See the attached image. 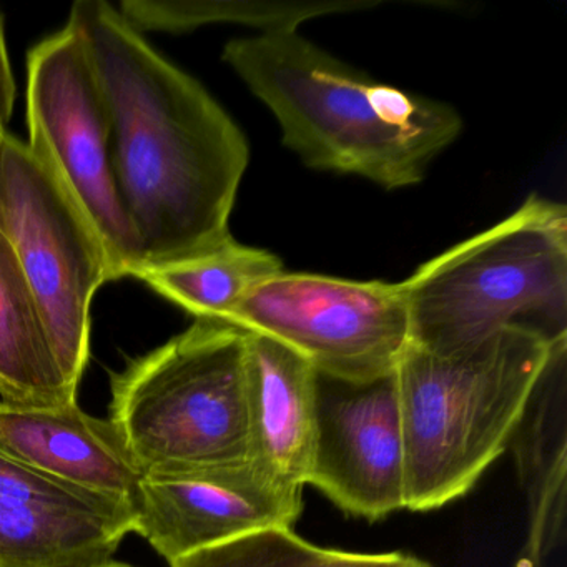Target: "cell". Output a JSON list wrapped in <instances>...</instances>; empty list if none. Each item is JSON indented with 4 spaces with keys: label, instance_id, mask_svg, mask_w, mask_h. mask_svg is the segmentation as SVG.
Wrapping results in <instances>:
<instances>
[{
    "label": "cell",
    "instance_id": "cell-1",
    "mask_svg": "<svg viewBox=\"0 0 567 567\" xmlns=\"http://www.w3.org/2000/svg\"><path fill=\"white\" fill-rule=\"evenodd\" d=\"M69 25L87 49L111 112L112 165L141 267L187 260L230 240L250 158L238 125L109 2L79 0Z\"/></svg>",
    "mask_w": 567,
    "mask_h": 567
},
{
    "label": "cell",
    "instance_id": "cell-2",
    "mask_svg": "<svg viewBox=\"0 0 567 567\" xmlns=\"http://www.w3.org/2000/svg\"><path fill=\"white\" fill-rule=\"evenodd\" d=\"M224 61L270 109L284 144L317 171L411 187L463 128L450 105L358 74L295 25L234 39Z\"/></svg>",
    "mask_w": 567,
    "mask_h": 567
},
{
    "label": "cell",
    "instance_id": "cell-3",
    "mask_svg": "<svg viewBox=\"0 0 567 567\" xmlns=\"http://www.w3.org/2000/svg\"><path fill=\"white\" fill-rule=\"evenodd\" d=\"M504 330L453 353L410 347L396 364L406 509L464 496L504 453L557 344Z\"/></svg>",
    "mask_w": 567,
    "mask_h": 567
},
{
    "label": "cell",
    "instance_id": "cell-4",
    "mask_svg": "<svg viewBox=\"0 0 567 567\" xmlns=\"http://www.w3.org/2000/svg\"><path fill=\"white\" fill-rule=\"evenodd\" d=\"M411 344L453 353L504 330L567 340V210L530 195L513 215L403 281Z\"/></svg>",
    "mask_w": 567,
    "mask_h": 567
},
{
    "label": "cell",
    "instance_id": "cell-5",
    "mask_svg": "<svg viewBox=\"0 0 567 567\" xmlns=\"http://www.w3.org/2000/svg\"><path fill=\"white\" fill-rule=\"evenodd\" d=\"M111 421L142 474L248 460L245 331L195 320L112 374Z\"/></svg>",
    "mask_w": 567,
    "mask_h": 567
},
{
    "label": "cell",
    "instance_id": "cell-6",
    "mask_svg": "<svg viewBox=\"0 0 567 567\" xmlns=\"http://www.w3.org/2000/svg\"><path fill=\"white\" fill-rule=\"evenodd\" d=\"M0 231L44 315L65 380L78 391L91 354V307L112 281L107 248L44 155L6 135Z\"/></svg>",
    "mask_w": 567,
    "mask_h": 567
},
{
    "label": "cell",
    "instance_id": "cell-7",
    "mask_svg": "<svg viewBox=\"0 0 567 567\" xmlns=\"http://www.w3.org/2000/svg\"><path fill=\"white\" fill-rule=\"evenodd\" d=\"M29 147L48 158L104 240L112 281L132 277L142 248L118 197L111 112L78 32L42 41L28 61Z\"/></svg>",
    "mask_w": 567,
    "mask_h": 567
},
{
    "label": "cell",
    "instance_id": "cell-8",
    "mask_svg": "<svg viewBox=\"0 0 567 567\" xmlns=\"http://www.w3.org/2000/svg\"><path fill=\"white\" fill-rule=\"evenodd\" d=\"M225 323L274 338L320 373L344 380L391 373L411 343L403 281L284 270L251 288Z\"/></svg>",
    "mask_w": 567,
    "mask_h": 567
},
{
    "label": "cell",
    "instance_id": "cell-9",
    "mask_svg": "<svg viewBox=\"0 0 567 567\" xmlns=\"http://www.w3.org/2000/svg\"><path fill=\"white\" fill-rule=\"evenodd\" d=\"M307 484L350 516L378 520L406 509L394 371L370 380L317 371V427Z\"/></svg>",
    "mask_w": 567,
    "mask_h": 567
},
{
    "label": "cell",
    "instance_id": "cell-10",
    "mask_svg": "<svg viewBox=\"0 0 567 567\" xmlns=\"http://www.w3.org/2000/svg\"><path fill=\"white\" fill-rule=\"evenodd\" d=\"M132 506L134 533L172 564L258 530L293 526L303 509V489L274 480L247 460L142 474Z\"/></svg>",
    "mask_w": 567,
    "mask_h": 567
},
{
    "label": "cell",
    "instance_id": "cell-11",
    "mask_svg": "<svg viewBox=\"0 0 567 567\" xmlns=\"http://www.w3.org/2000/svg\"><path fill=\"white\" fill-rule=\"evenodd\" d=\"M131 499L49 476L0 451V567H94L134 533Z\"/></svg>",
    "mask_w": 567,
    "mask_h": 567
},
{
    "label": "cell",
    "instance_id": "cell-12",
    "mask_svg": "<svg viewBox=\"0 0 567 567\" xmlns=\"http://www.w3.org/2000/svg\"><path fill=\"white\" fill-rule=\"evenodd\" d=\"M248 461L303 489L317 427V370L287 344L245 331Z\"/></svg>",
    "mask_w": 567,
    "mask_h": 567
},
{
    "label": "cell",
    "instance_id": "cell-13",
    "mask_svg": "<svg viewBox=\"0 0 567 567\" xmlns=\"http://www.w3.org/2000/svg\"><path fill=\"white\" fill-rule=\"evenodd\" d=\"M0 451L65 483L131 499L142 473L111 420L75 403L24 406L0 401Z\"/></svg>",
    "mask_w": 567,
    "mask_h": 567
},
{
    "label": "cell",
    "instance_id": "cell-14",
    "mask_svg": "<svg viewBox=\"0 0 567 567\" xmlns=\"http://www.w3.org/2000/svg\"><path fill=\"white\" fill-rule=\"evenodd\" d=\"M567 341L557 344L517 426V466L529 499V530L519 567H544L566 533Z\"/></svg>",
    "mask_w": 567,
    "mask_h": 567
},
{
    "label": "cell",
    "instance_id": "cell-15",
    "mask_svg": "<svg viewBox=\"0 0 567 567\" xmlns=\"http://www.w3.org/2000/svg\"><path fill=\"white\" fill-rule=\"evenodd\" d=\"M0 396L24 406L75 403L31 284L0 231Z\"/></svg>",
    "mask_w": 567,
    "mask_h": 567
},
{
    "label": "cell",
    "instance_id": "cell-16",
    "mask_svg": "<svg viewBox=\"0 0 567 567\" xmlns=\"http://www.w3.org/2000/svg\"><path fill=\"white\" fill-rule=\"evenodd\" d=\"M284 271L280 258L234 237L208 254L167 265H147L132 277L174 301L195 320L227 321L241 298Z\"/></svg>",
    "mask_w": 567,
    "mask_h": 567
},
{
    "label": "cell",
    "instance_id": "cell-17",
    "mask_svg": "<svg viewBox=\"0 0 567 567\" xmlns=\"http://www.w3.org/2000/svg\"><path fill=\"white\" fill-rule=\"evenodd\" d=\"M343 9V4L255 6L218 0H125L121 14L137 31L182 32L212 22H247L264 31L284 25L297 28L305 19Z\"/></svg>",
    "mask_w": 567,
    "mask_h": 567
},
{
    "label": "cell",
    "instance_id": "cell-18",
    "mask_svg": "<svg viewBox=\"0 0 567 567\" xmlns=\"http://www.w3.org/2000/svg\"><path fill=\"white\" fill-rule=\"evenodd\" d=\"M331 550L308 543L291 527H275L188 554L171 567H324Z\"/></svg>",
    "mask_w": 567,
    "mask_h": 567
},
{
    "label": "cell",
    "instance_id": "cell-19",
    "mask_svg": "<svg viewBox=\"0 0 567 567\" xmlns=\"http://www.w3.org/2000/svg\"><path fill=\"white\" fill-rule=\"evenodd\" d=\"M324 567H430V564L401 553L364 554L333 549Z\"/></svg>",
    "mask_w": 567,
    "mask_h": 567
},
{
    "label": "cell",
    "instance_id": "cell-20",
    "mask_svg": "<svg viewBox=\"0 0 567 567\" xmlns=\"http://www.w3.org/2000/svg\"><path fill=\"white\" fill-rule=\"evenodd\" d=\"M16 84L6 49L4 18L0 14V127L6 128L14 111Z\"/></svg>",
    "mask_w": 567,
    "mask_h": 567
},
{
    "label": "cell",
    "instance_id": "cell-21",
    "mask_svg": "<svg viewBox=\"0 0 567 567\" xmlns=\"http://www.w3.org/2000/svg\"><path fill=\"white\" fill-rule=\"evenodd\" d=\"M6 128L0 127V165H2V154H4V142H6Z\"/></svg>",
    "mask_w": 567,
    "mask_h": 567
},
{
    "label": "cell",
    "instance_id": "cell-22",
    "mask_svg": "<svg viewBox=\"0 0 567 567\" xmlns=\"http://www.w3.org/2000/svg\"><path fill=\"white\" fill-rule=\"evenodd\" d=\"M94 567H132V566H128V564L114 563V560H111V563H105V564H102V566H94Z\"/></svg>",
    "mask_w": 567,
    "mask_h": 567
},
{
    "label": "cell",
    "instance_id": "cell-23",
    "mask_svg": "<svg viewBox=\"0 0 567 567\" xmlns=\"http://www.w3.org/2000/svg\"><path fill=\"white\" fill-rule=\"evenodd\" d=\"M431 567V566H430Z\"/></svg>",
    "mask_w": 567,
    "mask_h": 567
}]
</instances>
